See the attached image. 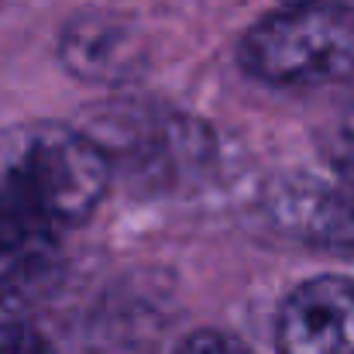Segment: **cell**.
<instances>
[{
	"label": "cell",
	"mask_w": 354,
	"mask_h": 354,
	"mask_svg": "<svg viewBox=\"0 0 354 354\" xmlns=\"http://www.w3.org/2000/svg\"><path fill=\"white\" fill-rule=\"evenodd\" d=\"M59 59L62 66L86 80V83H107L118 86L124 80H134L145 66V41L134 28H127L120 17L107 14H83L59 35Z\"/></svg>",
	"instance_id": "8992f818"
},
{
	"label": "cell",
	"mask_w": 354,
	"mask_h": 354,
	"mask_svg": "<svg viewBox=\"0 0 354 354\" xmlns=\"http://www.w3.org/2000/svg\"><path fill=\"white\" fill-rule=\"evenodd\" d=\"M237 59L272 86L348 83L354 80V10L282 3L244 31Z\"/></svg>",
	"instance_id": "7a4b0ae2"
},
{
	"label": "cell",
	"mask_w": 354,
	"mask_h": 354,
	"mask_svg": "<svg viewBox=\"0 0 354 354\" xmlns=\"http://www.w3.org/2000/svg\"><path fill=\"white\" fill-rule=\"evenodd\" d=\"M279 354H354V279L317 275L279 306Z\"/></svg>",
	"instance_id": "5b68a950"
},
{
	"label": "cell",
	"mask_w": 354,
	"mask_h": 354,
	"mask_svg": "<svg viewBox=\"0 0 354 354\" xmlns=\"http://www.w3.org/2000/svg\"><path fill=\"white\" fill-rule=\"evenodd\" d=\"M83 131L104 148L114 172L120 169L141 186H176L214 155V138L200 120L141 100L97 107Z\"/></svg>",
	"instance_id": "3957f363"
},
{
	"label": "cell",
	"mask_w": 354,
	"mask_h": 354,
	"mask_svg": "<svg viewBox=\"0 0 354 354\" xmlns=\"http://www.w3.org/2000/svg\"><path fill=\"white\" fill-rule=\"evenodd\" d=\"M282 3H320V7H341V10H354V0H282Z\"/></svg>",
	"instance_id": "30bf717a"
},
{
	"label": "cell",
	"mask_w": 354,
	"mask_h": 354,
	"mask_svg": "<svg viewBox=\"0 0 354 354\" xmlns=\"http://www.w3.org/2000/svg\"><path fill=\"white\" fill-rule=\"evenodd\" d=\"M268 214L282 234L310 248L354 254V189L324 172H299L268 189Z\"/></svg>",
	"instance_id": "277c9868"
},
{
	"label": "cell",
	"mask_w": 354,
	"mask_h": 354,
	"mask_svg": "<svg viewBox=\"0 0 354 354\" xmlns=\"http://www.w3.org/2000/svg\"><path fill=\"white\" fill-rule=\"evenodd\" d=\"M111 176V158L83 127L59 120L3 127L0 227L62 237L100 210Z\"/></svg>",
	"instance_id": "6da1fadb"
},
{
	"label": "cell",
	"mask_w": 354,
	"mask_h": 354,
	"mask_svg": "<svg viewBox=\"0 0 354 354\" xmlns=\"http://www.w3.org/2000/svg\"><path fill=\"white\" fill-rule=\"evenodd\" d=\"M0 354H55L48 337L28 317V303L0 292Z\"/></svg>",
	"instance_id": "52a82bcc"
},
{
	"label": "cell",
	"mask_w": 354,
	"mask_h": 354,
	"mask_svg": "<svg viewBox=\"0 0 354 354\" xmlns=\"http://www.w3.org/2000/svg\"><path fill=\"white\" fill-rule=\"evenodd\" d=\"M176 354H248L244 344L234 341L231 334H221V330H193Z\"/></svg>",
	"instance_id": "9c48e42d"
},
{
	"label": "cell",
	"mask_w": 354,
	"mask_h": 354,
	"mask_svg": "<svg viewBox=\"0 0 354 354\" xmlns=\"http://www.w3.org/2000/svg\"><path fill=\"white\" fill-rule=\"evenodd\" d=\"M327 172L354 189V100L334 127V138L327 145Z\"/></svg>",
	"instance_id": "ba28073f"
}]
</instances>
